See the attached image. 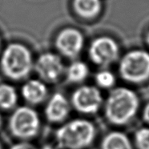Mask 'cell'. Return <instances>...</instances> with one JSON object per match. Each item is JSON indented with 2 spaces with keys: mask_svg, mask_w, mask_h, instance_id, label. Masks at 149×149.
I'll use <instances>...</instances> for the list:
<instances>
[{
  "mask_svg": "<svg viewBox=\"0 0 149 149\" xmlns=\"http://www.w3.org/2000/svg\"><path fill=\"white\" fill-rule=\"evenodd\" d=\"M34 68L32 54L29 48L19 42L6 47L0 58L3 74L12 80H22L29 76Z\"/></svg>",
  "mask_w": 149,
  "mask_h": 149,
  "instance_id": "obj_1",
  "label": "cell"
},
{
  "mask_svg": "<svg viewBox=\"0 0 149 149\" xmlns=\"http://www.w3.org/2000/svg\"><path fill=\"white\" fill-rule=\"evenodd\" d=\"M95 127L91 121L76 119L59 127L55 132V140L61 149H84L94 141Z\"/></svg>",
  "mask_w": 149,
  "mask_h": 149,
  "instance_id": "obj_2",
  "label": "cell"
},
{
  "mask_svg": "<svg viewBox=\"0 0 149 149\" xmlns=\"http://www.w3.org/2000/svg\"><path fill=\"white\" fill-rule=\"evenodd\" d=\"M139 107V99L132 90L117 88L111 91L105 103V116L110 123L123 125L132 119Z\"/></svg>",
  "mask_w": 149,
  "mask_h": 149,
  "instance_id": "obj_3",
  "label": "cell"
},
{
  "mask_svg": "<svg viewBox=\"0 0 149 149\" xmlns=\"http://www.w3.org/2000/svg\"><path fill=\"white\" fill-rule=\"evenodd\" d=\"M120 76L127 82L139 84L149 78V52L143 49L127 52L119 66Z\"/></svg>",
  "mask_w": 149,
  "mask_h": 149,
  "instance_id": "obj_4",
  "label": "cell"
},
{
  "mask_svg": "<svg viewBox=\"0 0 149 149\" xmlns=\"http://www.w3.org/2000/svg\"><path fill=\"white\" fill-rule=\"evenodd\" d=\"M9 130L15 138L26 140L39 133L40 118L35 109L29 106H21L14 111L9 119Z\"/></svg>",
  "mask_w": 149,
  "mask_h": 149,
  "instance_id": "obj_5",
  "label": "cell"
},
{
  "mask_svg": "<svg viewBox=\"0 0 149 149\" xmlns=\"http://www.w3.org/2000/svg\"><path fill=\"white\" fill-rule=\"evenodd\" d=\"M120 47L112 37L100 36L95 38L88 48V56L92 63L100 67H107L119 58Z\"/></svg>",
  "mask_w": 149,
  "mask_h": 149,
  "instance_id": "obj_6",
  "label": "cell"
},
{
  "mask_svg": "<svg viewBox=\"0 0 149 149\" xmlns=\"http://www.w3.org/2000/svg\"><path fill=\"white\" fill-rule=\"evenodd\" d=\"M71 105L75 110L84 114L97 112L103 103V97L97 88L84 85L75 89L71 95Z\"/></svg>",
  "mask_w": 149,
  "mask_h": 149,
  "instance_id": "obj_7",
  "label": "cell"
},
{
  "mask_svg": "<svg viewBox=\"0 0 149 149\" xmlns=\"http://www.w3.org/2000/svg\"><path fill=\"white\" fill-rule=\"evenodd\" d=\"M34 69L44 83H55L64 73V64L60 56L53 52H44L34 63Z\"/></svg>",
  "mask_w": 149,
  "mask_h": 149,
  "instance_id": "obj_8",
  "label": "cell"
},
{
  "mask_svg": "<svg viewBox=\"0 0 149 149\" xmlns=\"http://www.w3.org/2000/svg\"><path fill=\"white\" fill-rule=\"evenodd\" d=\"M55 47L58 52L68 58H76L84 48V37L80 31L74 27L61 30L55 38Z\"/></svg>",
  "mask_w": 149,
  "mask_h": 149,
  "instance_id": "obj_9",
  "label": "cell"
},
{
  "mask_svg": "<svg viewBox=\"0 0 149 149\" xmlns=\"http://www.w3.org/2000/svg\"><path fill=\"white\" fill-rule=\"evenodd\" d=\"M71 102L60 92H56L52 95L46 104V119L50 123H59L64 121L71 112Z\"/></svg>",
  "mask_w": 149,
  "mask_h": 149,
  "instance_id": "obj_10",
  "label": "cell"
},
{
  "mask_svg": "<svg viewBox=\"0 0 149 149\" xmlns=\"http://www.w3.org/2000/svg\"><path fill=\"white\" fill-rule=\"evenodd\" d=\"M21 94L27 104L38 105L46 100L48 94V89L45 83L41 79H31L23 85Z\"/></svg>",
  "mask_w": 149,
  "mask_h": 149,
  "instance_id": "obj_11",
  "label": "cell"
},
{
  "mask_svg": "<svg viewBox=\"0 0 149 149\" xmlns=\"http://www.w3.org/2000/svg\"><path fill=\"white\" fill-rule=\"evenodd\" d=\"M72 6L75 14L85 20L95 19L104 8L102 0H73Z\"/></svg>",
  "mask_w": 149,
  "mask_h": 149,
  "instance_id": "obj_12",
  "label": "cell"
},
{
  "mask_svg": "<svg viewBox=\"0 0 149 149\" xmlns=\"http://www.w3.org/2000/svg\"><path fill=\"white\" fill-rule=\"evenodd\" d=\"M101 149H133L127 136L120 132H112L105 136Z\"/></svg>",
  "mask_w": 149,
  "mask_h": 149,
  "instance_id": "obj_13",
  "label": "cell"
},
{
  "mask_svg": "<svg viewBox=\"0 0 149 149\" xmlns=\"http://www.w3.org/2000/svg\"><path fill=\"white\" fill-rule=\"evenodd\" d=\"M89 74L88 66L84 62L74 61L66 70V77L71 84H79L84 81Z\"/></svg>",
  "mask_w": 149,
  "mask_h": 149,
  "instance_id": "obj_14",
  "label": "cell"
},
{
  "mask_svg": "<svg viewBox=\"0 0 149 149\" xmlns=\"http://www.w3.org/2000/svg\"><path fill=\"white\" fill-rule=\"evenodd\" d=\"M18 93L12 85L7 84H0V108L3 110H10L18 103Z\"/></svg>",
  "mask_w": 149,
  "mask_h": 149,
  "instance_id": "obj_15",
  "label": "cell"
},
{
  "mask_svg": "<svg viewBox=\"0 0 149 149\" xmlns=\"http://www.w3.org/2000/svg\"><path fill=\"white\" fill-rule=\"evenodd\" d=\"M135 143L137 149H149V128L142 127L135 134Z\"/></svg>",
  "mask_w": 149,
  "mask_h": 149,
  "instance_id": "obj_16",
  "label": "cell"
},
{
  "mask_svg": "<svg viewBox=\"0 0 149 149\" xmlns=\"http://www.w3.org/2000/svg\"><path fill=\"white\" fill-rule=\"evenodd\" d=\"M95 81L101 88H109L113 86L116 82V79L111 71H101L96 74Z\"/></svg>",
  "mask_w": 149,
  "mask_h": 149,
  "instance_id": "obj_17",
  "label": "cell"
},
{
  "mask_svg": "<svg viewBox=\"0 0 149 149\" xmlns=\"http://www.w3.org/2000/svg\"><path fill=\"white\" fill-rule=\"evenodd\" d=\"M10 149H38L36 148V147L32 145L31 143H30L26 141H23V142L17 143L15 144H14L10 148Z\"/></svg>",
  "mask_w": 149,
  "mask_h": 149,
  "instance_id": "obj_18",
  "label": "cell"
},
{
  "mask_svg": "<svg viewBox=\"0 0 149 149\" xmlns=\"http://www.w3.org/2000/svg\"><path fill=\"white\" fill-rule=\"evenodd\" d=\"M143 119L146 123L149 124V103L146 104V106L143 108Z\"/></svg>",
  "mask_w": 149,
  "mask_h": 149,
  "instance_id": "obj_19",
  "label": "cell"
},
{
  "mask_svg": "<svg viewBox=\"0 0 149 149\" xmlns=\"http://www.w3.org/2000/svg\"><path fill=\"white\" fill-rule=\"evenodd\" d=\"M145 42L147 43V45L149 47V27L148 29L147 30L145 34Z\"/></svg>",
  "mask_w": 149,
  "mask_h": 149,
  "instance_id": "obj_20",
  "label": "cell"
},
{
  "mask_svg": "<svg viewBox=\"0 0 149 149\" xmlns=\"http://www.w3.org/2000/svg\"><path fill=\"white\" fill-rule=\"evenodd\" d=\"M41 149H56V148L51 145H45V146H43Z\"/></svg>",
  "mask_w": 149,
  "mask_h": 149,
  "instance_id": "obj_21",
  "label": "cell"
},
{
  "mask_svg": "<svg viewBox=\"0 0 149 149\" xmlns=\"http://www.w3.org/2000/svg\"><path fill=\"white\" fill-rule=\"evenodd\" d=\"M1 124H2V117H1V115H0V127H1Z\"/></svg>",
  "mask_w": 149,
  "mask_h": 149,
  "instance_id": "obj_22",
  "label": "cell"
},
{
  "mask_svg": "<svg viewBox=\"0 0 149 149\" xmlns=\"http://www.w3.org/2000/svg\"><path fill=\"white\" fill-rule=\"evenodd\" d=\"M0 149H3V146H2V143L0 142Z\"/></svg>",
  "mask_w": 149,
  "mask_h": 149,
  "instance_id": "obj_23",
  "label": "cell"
}]
</instances>
